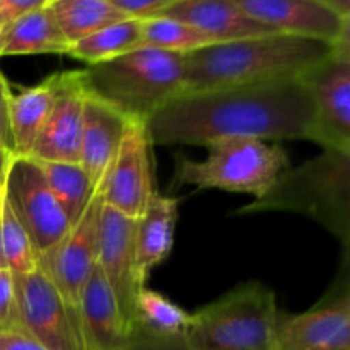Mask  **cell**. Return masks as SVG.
I'll use <instances>...</instances> for the list:
<instances>
[{
    "label": "cell",
    "instance_id": "6da1fadb",
    "mask_svg": "<svg viewBox=\"0 0 350 350\" xmlns=\"http://www.w3.org/2000/svg\"><path fill=\"white\" fill-rule=\"evenodd\" d=\"M311 99L297 79L188 92L146 123L157 146H205L226 139L310 140Z\"/></svg>",
    "mask_w": 350,
    "mask_h": 350
},
{
    "label": "cell",
    "instance_id": "7a4b0ae2",
    "mask_svg": "<svg viewBox=\"0 0 350 350\" xmlns=\"http://www.w3.org/2000/svg\"><path fill=\"white\" fill-rule=\"evenodd\" d=\"M334 48L327 41L291 34L211 44L185 55L183 94L297 79L330 57Z\"/></svg>",
    "mask_w": 350,
    "mask_h": 350
},
{
    "label": "cell",
    "instance_id": "3957f363",
    "mask_svg": "<svg viewBox=\"0 0 350 350\" xmlns=\"http://www.w3.org/2000/svg\"><path fill=\"white\" fill-rule=\"evenodd\" d=\"M85 94L105 103L129 122L147 123L163 106L183 94L185 55L150 46L81 70Z\"/></svg>",
    "mask_w": 350,
    "mask_h": 350
},
{
    "label": "cell",
    "instance_id": "277c9868",
    "mask_svg": "<svg viewBox=\"0 0 350 350\" xmlns=\"http://www.w3.org/2000/svg\"><path fill=\"white\" fill-rule=\"evenodd\" d=\"M296 212L313 219L350 253V154L323 149L297 167H287L263 197L236 214Z\"/></svg>",
    "mask_w": 350,
    "mask_h": 350
},
{
    "label": "cell",
    "instance_id": "5b68a950",
    "mask_svg": "<svg viewBox=\"0 0 350 350\" xmlns=\"http://www.w3.org/2000/svg\"><path fill=\"white\" fill-rule=\"evenodd\" d=\"M275 294L262 282L239 284L190 314V350H275Z\"/></svg>",
    "mask_w": 350,
    "mask_h": 350
},
{
    "label": "cell",
    "instance_id": "8992f818",
    "mask_svg": "<svg viewBox=\"0 0 350 350\" xmlns=\"http://www.w3.org/2000/svg\"><path fill=\"white\" fill-rule=\"evenodd\" d=\"M205 159L178 157L174 180L178 185L217 188L232 193L263 197L277 178L291 167L289 154L277 144L256 139H226L211 144Z\"/></svg>",
    "mask_w": 350,
    "mask_h": 350
},
{
    "label": "cell",
    "instance_id": "52a82bcc",
    "mask_svg": "<svg viewBox=\"0 0 350 350\" xmlns=\"http://www.w3.org/2000/svg\"><path fill=\"white\" fill-rule=\"evenodd\" d=\"M313 108L311 142L350 154V34L334 53L299 75Z\"/></svg>",
    "mask_w": 350,
    "mask_h": 350
},
{
    "label": "cell",
    "instance_id": "ba28073f",
    "mask_svg": "<svg viewBox=\"0 0 350 350\" xmlns=\"http://www.w3.org/2000/svg\"><path fill=\"white\" fill-rule=\"evenodd\" d=\"M3 197L29 236L38 262L50 255L70 231L67 215L55 200L40 163L33 157H12Z\"/></svg>",
    "mask_w": 350,
    "mask_h": 350
},
{
    "label": "cell",
    "instance_id": "9c48e42d",
    "mask_svg": "<svg viewBox=\"0 0 350 350\" xmlns=\"http://www.w3.org/2000/svg\"><path fill=\"white\" fill-rule=\"evenodd\" d=\"M24 332L48 350H85L79 318L68 310L41 267L12 275Z\"/></svg>",
    "mask_w": 350,
    "mask_h": 350
},
{
    "label": "cell",
    "instance_id": "30bf717a",
    "mask_svg": "<svg viewBox=\"0 0 350 350\" xmlns=\"http://www.w3.org/2000/svg\"><path fill=\"white\" fill-rule=\"evenodd\" d=\"M103 204V191H96L60 245L38 262V267L50 275L64 303L77 318L82 289L98 263L99 219Z\"/></svg>",
    "mask_w": 350,
    "mask_h": 350
},
{
    "label": "cell",
    "instance_id": "8fae6325",
    "mask_svg": "<svg viewBox=\"0 0 350 350\" xmlns=\"http://www.w3.org/2000/svg\"><path fill=\"white\" fill-rule=\"evenodd\" d=\"M135 222L103 204L99 219L98 265L115 296L120 313L137 334L133 325L137 294L144 289L135 269Z\"/></svg>",
    "mask_w": 350,
    "mask_h": 350
},
{
    "label": "cell",
    "instance_id": "7c38bea8",
    "mask_svg": "<svg viewBox=\"0 0 350 350\" xmlns=\"http://www.w3.org/2000/svg\"><path fill=\"white\" fill-rule=\"evenodd\" d=\"M150 142L146 123L130 122L103 190L106 207L139 219L154 191Z\"/></svg>",
    "mask_w": 350,
    "mask_h": 350
},
{
    "label": "cell",
    "instance_id": "4fadbf2b",
    "mask_svg": "<svg viewBox=\"0 0 350 350\" xmlns=\"http://www.w3.org/2000/svg\"><path fill=\"white\" fill-rule=\"evenodd\" d=\"M350 327L349 258L318 304L301 314L279 313L275 350H314Z\"/></svg>",
    "mask_w": 350,
    "mask_h": 350
},
{
    "label": "cell",
    "instance_id": "5bb4252c",
    "mask_svg": "<svg viewBox=\"0 0 350 350\" xmlns=\"http://www.w3.org/2000/svg\"><path fill=\"white\" fill-rule=\"evenodd\" d=\"M246 16L279 34L338 43L349 36L350 19L314 0H232Z\"/></svg>",
    "mask_w": 350,
    "mask_h": 350
},
{
    "label": "cell",
    "instance_id": "9a60e30c",
    "mask_svg": "<svg viewBox=\"0 0 350 350\" xmlns=\"http://www.w3.org/2000/svg\"><path fill=\"white\" fill-rule=\"evenodd\" d=\"M84 103L81 70L62 72V84L53 108L29 157L48 163H79Z\"/></svg>",
    "mask_w": 350,
    "mask_h": 350
},
{
    "label": "cell",
    "instance_id": "2e32d148",
    "mask_svg": "<svg viewBox=\"0 0 350 350\" xmlns=\"http://www.w3.org/2000/svg\"><path fill=\"white\" fill-rule=\"evenodd\" d=\"M129 123L118 111L85 94L79 164L84 167L96 191L105 190Z\"/></svg>",
    "mask_w": 350,
    "mask_h": 350
},
{
    "label": "cell",
    "instance_id": "e0dca14e",
    "mask_svg": "<svg viewBox=\"0 0 350 350\" xmlns=\"http://www.w3.org/2000/svg\"><path fill=\"white\" fill-rule=\"evenodd\" d=\"M79 325L85 350H116L135 335L96 263L79 299Z\"/></svg>",
    "mask_w": 350,
    "mask_h": 350
},
{
    "label": "cell",
    "instance_id": "ac0fdd59",
    "mask_svg": "<svg viewBox=\"0 0 350 350\" xmlns=\"http://www.w3.org/2000/svg\"><path fill=\"white\" fill-rule=\"evenodd\" d=\"M161 16L183 21L215 43L279 34L246 16L232 0H180Z\"/></svg>",
    "mask_w": 350,
    "mask_h": 350
},
{
    "label": "cell",
    "instance_id": "d6986e66",
    "mask_svg": "<svg viewBox=\"0 0 350 350\" xmlns=\"http://www.w3.org/2000/svg\"><path fill=\"white\" fill-rule=\"evenodd\" d=\"M178 221V200L154 190L135 222V269L146 286L152 269L170 256Z\"/></svg>",
    "mask_w": 350,
    "mask_h": 350
},
{
    "label": "cell",
    "instance_id": "ffe728a7",
    "mask_svg": "<svg viewBox=\"0 0 350 350\" xmlns=\"http://www.w3.org/2000/svg\"><path fill=\"white\" fill-rule=\"evenodd\" d=\"M62 84V72L48 75L36 85L10 96L9 123L14 156L29 157L50 116Z\"/></svg>",
    "mask_w": 350,
    "mask_h": 350
},
{
    "label": "cell",
    "instance_id": "44dd1931",
    "mask_svg": "<svg viewBox=\"0 0 350 350\" xmlns=\"http://www.w3.org/2000/svg\"><path fill=\"white\" fill-rule=\"evenodd\" d=\"M68 43L53 16L43 7L26 14L0 31V57L67 53Z\"/></svg>",
    "mask_w": 350,
    "mask_h": 350
},
{
    "label": "cell",
    "instance_id": "7402d4cb",
    "mask_svg": "<svg viewBox=\"0 0 350 350\" xmlns=\"http://www.w3.org/2000/svg\"><path fill=\"white\" fill-rule=\"evenodd\" d=\"M46 7L68 44L109 24L129 19L108 0H50Z\"/></svg>",
    "mask_w": 350,
    "mask_h": 350
},
{
    "label": "cell",
    "instance_id": "603a6c76",
    "mask_svg": "<svg viewBox=\"0 0 350 350\" xmlns=\"http://www.w3.org/2000/svg\"><path fill=\"white\" fill-rule=\"evenodd\" d=\"M140 46H142V21L123 19L68 44L65 55L88 65H96L122 57Z\"/></svg>",
    "mask_w": 350,
    "mask_h": 350
},
{
    "label": "cell",
    "instance_id": "cb8c5ba5",
    "mask_svg": "<svg viewBox=\"0 0 350 350\" xmlns=\"http://www.w3.org/2000/svg\"><path fill=\"white\" fill-rule=\"evenodd\" d=\"M43 170L55 200L74 226L96 193L88 173L79 163H48L38 161Z\"/></svg>",
    "mask_w": 350,
    "mask_h": 350
},
{
    "label": "cell",
    "instance_id": "d4e9b609",
    "mask_svg": "<svg viewBox=\"0 0 350 350\" xmlns=\"http://www.w3.org/2000/svg\"><path fill=\"white\" fill-rule=\"evenodd\" d=\"M190 314L164 297L163 294L144 287L135 299L133 325L137 332L152 335L185 334Z\"/></svg>",
    "mask_w": 350,
    "mask_h": 350
},
{
    "label": "cell",
    "instance_id": "484cf974",
    "mask_svg": "<svg viewBox=\"0 0 350 350\" xmlns=\"http://www.w3.org/2000/svg\"><path fill=\"white\" fill-rule=\"evenodd\" d=\"M211 44H215L211 36L183 21L164 16L142 21V46L188 55Z\"/></svg>",
    "mask_w": 350,
    "mask_h": 350
},
{
    "label": "cell",
    "instance_id": "4316f807",
    "mask_svg": "<svg viewBox=\"0 0 350 350\" xmlns=\"http://www.w3.org/2000/svg\"><path fill=\"white\" fill-rule=\"evenodd\" d=\"M0 250H2L5 269L12 275H26L38 267L36 253L31 245L29 236L17 221L5 197L0 211Z\"/></svg>",
    "mask_w": 350,
    "mask_h": 350
},
{
    "label": "cell",
    "instance_id": "83f0119b",
    "mask_svg": "<svg viewBox=\"0 0 350 350\" xmlns=\"http://www.w3.org/2000/svg\"><path fill=\"white\" fill-rule=\"evenodd\" d=\"M0 332H24L14 277L7 269H0Z\"/></svg>",
    "mask_w": 350,
    "mask_h": 350
},
{
    "label": "cell",
    "instance_id": "f1b7e54d",
    "mask_svg": "<svg viewBox=\"0 0 350 350\" xmlns=\"http://www.w3.org/2000/svg\"><path fill=\"white\" fill-rule=\"evenodd\" d=\"M116 350H190L185 334L152 335L137 332L123 347Z\"/></svg>",
    "mask_w": 350,
    "mask_h": 350
},
{
    "label": "cell",
    "instance_id": "f546056e",
    "mask_svg": "<svg viewBox=\"0 0 350 350\" xmlns=\"http://www.w3.org/2000/svg\"><path fill=\"white\" fill-rule=\"evenodd\" d=\"M108 2L115 5L120 12L125 14L129 19L146 21L161 16L164 10L180 0H108Z\"/></svg>",
    "mask_w": 350,
    "mask_h": 350
},
{
    "label": "cell",
    "instance_id": "4dcf8cb0",
    "mask_svg": "<svg viewBox=\"0 0 350 350\" xmlns=\"http://www.w3.org/2000/svg\"><path fill=\"white\" fill-rule=\"evenodd\" d=\"M50 0H0V31L26 14L46 7Z\"/></svg>",
    "mask_w": 350,
    "mask_h": 350
},
{
    "label": "cell",
    "instance_id": "1f68e13d",
    "mask_svg": "<svg viewBox=\"0 0 350 350\" xmlns=\"http://www.w3.org/2000/svg\"><path fill=\"white\" fill-rule=\"evenodd\" d=\"M9 82L0 72V149L12 152V140H10V123H9V103H10ZM14 154V152H12Z\"/></svg>",
    "mask_w": 350,
    "mask_h": 350
},
{
    "label": "cell",
    "instance_id": "d6a6232c",
    "mask_svg": "<svg viewBox=\"0 0 350 350\" xmlns=\"http://www.w3.org/2000/svg\"><path fill=\"white\" fill-rule=\"evenodd\" d=\"M0 350H48L26 332H0Z\"/></svg>",
    "mask_w": 350,
    "mask_h": 350
},
{
    "label": "cell",
    "instance_id": "836d02e7",
    "mask_svg": "<svg viewBox=\"0 0 350 350\" xmlns=\"http://www.w3.org/2000/svg\"><path fill=\"white\" fill-rule=\"evenodd\" d=\"M314 350H350V327L338 332L332 340Z\"/></svg>",
    "mask_w": 350,
    "mask_h": 350
},
{
    "label": "cell",
    "instance_id": "e575fe53",
    "mask_svg": "<svg viewBox=\"0 0 350 350\" xmlns=\"http://www.w3.org/2000/svg\"><path fill=\"white\" fill-rule=\"evenodd\" d=\"M314 2L334 10L335 14H338L344 19H350V0H314Z\"/></svg>",
    "mask_w": 350,
    "mask_h": 350
},
{
    "label": "cell",
    "instance_id": "d590c367",
    "mask_svg": "<svg viewBox=\"0 0 350 350\" xmlns=\"http://www.w3.org/2000/svg\"><path fill=\"white\" fill-rule=\"evenodd\" d=\"M14 154L10 150L0 149V195L3 193V188H5V180L7 173H9L10 161H12Z\"/></svg>",
    "mask_w": 350,
    "mask_h": 350
},
{
    "label": "cell",
    "instance_id": "8d00e7d4",
    "mask_svg": "<svg viewBox=\"0 0 350 350\" xmlns=\"http://www.w3.org/2000/svg\"><path fill=\"white\" fill-rule=\"evenodd\" d=\"M2 200H3V193L0 195V211H2ZM0 269H5V263H3V258H2V250H0Z\"/></svg>",
    "mask_w": 350,
    "mask_h": 350
}]
</instances>
